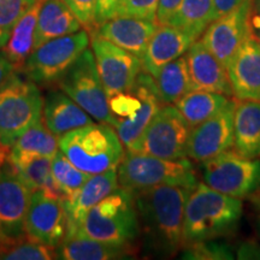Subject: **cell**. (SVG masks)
<instances>
[{
	"mask_svg": "<svg viewBox=\"0 0 260 260\" xmlns=\"http://www.w3.org/2000/svg\"><path fill=\"white\" fill-rule=\"evenodd\" d=\"M236 102L222 111L191 128L187 146V157L204 162L234 147V116Z\"/></svg>",
	"mask_w": 260,
	"mask_h": 260,
	"instance_id": "obj_14",
	"label": "cell"
},
{
	"mask_svg": "<svg viewBox=\"0 0 260 260\" xmlns=\"http://www.w3.org/2000/svg\"><path fill=\"white\" fill-rule=\"evenodd\" d=\"M58 88L82 107L93 119L115 128L117 119L98 73L93 51L87 48L57 83Z\"/></svg>",
	"mask_w": 260,
	"mask_h": 260,
	"instance_id": "obj_7",
	"label": "cell"
},
{
	"mask_svg": "<svg viewBox=\"0 0 260 260\" xmlns=\"http://www.w3.org/2000/svg\"><path fill=\"white\" fill-rule=\"evenodd\" d=\"M58 151V136L50 132L44 119H40L10 146L6 159L11 162L24 160L31 157H47L52 159Z\"/></svg>",
	"mask_w": 260,
	"mask_h": 260,
	"instance_id": "obj_26",
	"label": "cell"
},
{
	"mask_svg": "<svg viewBox=\"0 0 260 260\" xmlns=\"http://www.w3.org/2000/svg\"><path fill=\"white\" fill-rule=\"evenodd\" d=\"M77 233L98 241L134 245L140 236L134 194L117 188L89 211Z\"/></svg>",
	"mask_w": 260,
	"mask_h": 260,
	"instance_id": "obj_4",
	"label": "cell"
},
{
	"mask_svg": "<svg viewBox=\"0 0 260 260\" xmlns=\"http://www.w3.org/2000/svg\"><path fill=\"white\" fill-rule=\"evenodd\" d=\"M25 233L31 239L57 248L69 234V219L63 201L42 190L32 191Z\"/></svg>",
	"mask_w": 260,
	"mask_h": 260,
	"instance_id": "obj_13",
	"label": "cell"
},
{
	"mask_svg": "<svg viewBox=\"0 0 260 260\" xmlns=\"http://www.w3.org/2000/svg\"><path fill=\"white\" fill-rule=\"evenodd\" d=\"M109 106L116 119H132L141 107V100L133 89L109 96Z\"/></svg>",
	"mask_w": 260,
	"mask_h": 260,
	"instance_id": "obj_35",
	"label": "cell"
},
{
	"mask_svg": "<svg viewBox=\"0 0 260 260\" xmlns=\"http://www.w3.org/2000/svg\"><path fill=\"white\" fill-rule=\"evenodd\" d=\"M182 258L191 260H229L236 258L233 248L218 239L188 243L182 247Z\"/></svg>",
	"mask_w": 260,
	"mask_h": 260,
	"instance_id": "obj_34",
	"label": "cell"
},
{
	"mask_svg": "<svg viewBox=\"0 0 260 260\" xmlns=\"http://www.w3.org/2000/svg\"><path fill=\"white\" fill-rule=\"evenodd\" d=\"M153 79L162 105L176 104L182 96L193 90L187 59L183 56L162 67Z\"/></svg>",
	"mask_w": 260,
	"mask_h": 260,
	"instance_id": "obj_28",
	"label": "cell"
},
{
	"mask_svg": "<svg viewBox=\"0 0 260 260\" xmlns=\"http://www.w3.org/2000/svg\"><path fill=\"white\" fill-rule=\"evenodd\" d=\"M122 0H98L96 4V25L109 21L115 17H118L121 11Z\"/></svg>",
	"mask_w": 260,
	"mask_h": 260,
	"instance_id": "obj_39",
	"label": "cell"
},
{
	"mask_svg": "<svg viewBox=\"0 0 260 260\" xmlns=\"http://www.w3.org/2000/svg\"><path fill=\"white\" fill-rule=\"evenodd\" d=\"M233 95L237 100L260 102V45L247 37L226 65Z\"/></svg>",
	"mask_w": 260,
	"mask_h": 260,
	"instance_id": "obj_17",
	"label": "cell"
},
{
	"mask_svg": "<svg viewBox=\"0 0 260 260\" xmlns=\"http://www.w3.org/2000/svg\"><path fill=\"white\" fill-rule=\"evenodd\" d=\"M245 2L246 0H212L213 21L214 19L222 17L223 15L228 14V12L233 11L234 9L239 8V6L243 4Z\"/></svg>",
	"mask_w": 260,
	"mask_h": 260,
	"instance_id": "obj_43",
	"label": "cell"
},
{
	"mask_svg": "<svg viewBox=\"0 0 260 260\" xmlns=\"http://www.w3.org/2000/svg\"><path fill=\"white\" fill-rule=\"evenodd\" d=\"M254 195V209H255V228H256V233L260 237V190L256 191Z\"/></svg>",
	"mask_w": 260,
	"mask_h": 260,
	"instance_id": "obj_45",
	"label": "cell"
},
{
	"mask_svg": "<svg viewBox=\"0 0 260 260\" xmlns=\"http://www.w3.org/2000/svg\"><path fill=\"white\" fill-rule=\"evenodd\" d=\"M89 44L86 29L45 42L31 52L21 73L45 88L54 86Z\"/></svg>",
	"mask_w": 260,
	"mask_h": 260,
	"instance_id": "obj_8",
	"label": "cell"
},
{
	"mask_svg": "<svg viewBox=\"0 0 260 260\" xmlns=\"http://www.w3.org/2000/svg\"><path fill=\"white\" fill-rule=\"evenodd\" d=\"M193 188L164 184L134 193L141 247L155 258H172L183 246V218Z\"/></svg>",
	"mask_w": 260,
	"mask_h": 260,
	"instance_id": "obj_1",
	"label": "cell"
},
{
	"mask_svg": "<svg viewBox=\"0 0 260 260\" xmlns=\"http://www.w3.org/2000/svg\"><path fill=\"white\" fill-rule=\"evenodd\" d=\"M235 255L237 259H260V245L251 240L240 243Z\"/></svg>",
	"mask_w": 260,
	"mask_h": 260,
	"instance_id": "obj_44",
	"label": "cell"
},
{
	"mask_svg": "<svg viewBox=\"0 0 260 260\" xmlns=\"http://www.w3.org/2000/svg\"><path fill=\"white\" fill-rule=\"evenodd\" d=\"M158 3L159 0H122L119 16L157 22Z\"/></svg>",
	"mask_w": 260,
	"mask_h": 260,
	"instance_id": "obj_37",
	"label": "cell"
},
{
	"mask_svg": "<svg viewBox=\"0 0 260 260\" xmlns=\"http://www.w3.org/2000/svg\"><path fill=\"white\" fill-rule=\"evenodd\" d=\"M234 149L246 158H260V102L239 100L234 116Z\"/></svg>",
	"mask_w": 260,
	"mask_h": 260,
	"instance_id": "obj_25",
	"label": "cell"
},
{
	"mask_svg": "<svg viewBox=\"0 0 260 260\" xmlns=\"http://www.w3.org/2000/svg\"><path fill=\"white\" fill-rule=\"evenodd\" d=\"M241 216V200L205 183H197L184 209L183 246L230 235L236 230Z\"/></svg>",
	"mask_w": 260,
	"mask_h": 260,
	"instance_id": "obj_2",
	"label": "cell"
},
{
	"mask_svg": "<svg viewBox=\"0 0 260 260\" xmlns=\"http://www.w3.org/2000/svg\"><path fill=\"white\" fill-rule=\"evenodd\" d=\"M191 126L174 105H162L149 123L139 153L162 159H184Z\"/></svg>",
	"mask_w": 260,
	"mask_h": 260,
	"instance_id": "obj_10",
	"label": "cell"
},
{
	"mask_svg": "<svg viewBox=\"0 0 260 260\" xmlns=\"http://www.w3.org/2000/svg\"><path fill=\"white\" fill-rule=\"evenodd\" d=\"M58 145L75 167L88 175L117 169L125 153L115 128L100 122L59 136Z\"/></svg>",
	"mask_w": 260,
	"mask_h": 260,
	"instance_id": "obj_3",
	"label": "cell"
},
{
	"mask_svg": "<svg viewBox=\"0 0 260 260\" xmlns=\"http://www.w3.org/2000/svg\"><path fill=\"white\" fill-rule=\"evenodd\" d=\"M182 0H159L157 9V23L168 24L180 6Z\"/></svg>",
	"mask_w": 260,
	"mask_h": 260,
	"instance_id": "obj_41",
	"label": "cell"
},
{
	"mask_svg": "<svg viewBox=\"0 0 260 260\" xmlns=\"http://www.w3.org/2000/svg\"><path fill=\"white\" fill-rule=\"evenodd\" d=\"M6 153H8V149L0 148V164H2L3 160H4V159H5Z\"/></svg>",
	"mask_w": 260,
	"mask_h": 260,
	"instance_id": "obj_47",
	"label": "cell"
},
{
	"mask_svg": "<svg viewBox=\"0 0 260 260\" xmlns=\"http://www.w3.org/2000/svg\"><path fill=\"white\" fill-rule=\"evenodd\" d=\"M42 119L51 133L59 136L93 123V118L63 90L50 89L44 98Z\"/></svg>",
	"mask_w": 260,
	"mask_h": 260,
	"instance_id": "obj_23",
	"label": "cell"
},
{
	"mask_svg": "<svg viewBox=\"0 0 260 260\" xmlns=\"http://www.w3.org/2000/svg\"><path fill=\"white\" fill-rule=\"evenodd\" d=\"M212 11V0H182L168 24L182 29L198 40L213 21Z\"/></svg>",
	"mask_w": 260,
	"mask_h": 260,
	"instance_id": "obj_31",
	"label": "cell"
},
{
	"mask_svg": "<svg viewBox=\"0 0 260 260\" xmlns=\"http://www.w3.org/2000/svg\"><path fill=\"white\" fill-rule=\"evenodd\" d=\"M203 180L212 189L237 199L251 197L260 190V160L228 149L204 161Z\"/></svg>",
	"mask_w": 260,
	"mask_h": 260,
	"instance_id": "obj_9",
	"label": "cell"
},
{
	"mask_svg": "<svg viewBox=\"0 0 260 260\" xmlns=\"http://www.w3.org/2000/svg\"><path fill=\"white\" fill-rule=\"evenodd\" d=\"M230 103L229 96L220 93L193 89L175 104L191 128L217 115Z\"/></svg>",
	"mask_w": 260,
	"mask_h": 260,
	"instance_id": "obj_29",
	"label": "cell"
},
{
	"mask_svg": "<svg viewBox=\"0 0 260 260\" xmlns=\"http://www.w3.org/2000/svg\"><path fill=\"white\" fill-rule=\"evenodd\" d=\"M58 259L63 260H113L134 258L140 246L109 243L90 239L80 233L71 234L57 247Z\"/></svg>",
	"mask_w": 260,
	"mask_h": 260,
	"instance_id": "obj_22",
	"label": "cell"
},
{
	"mask_svg": "<svg viewBox=\"0 0 260 260\" xmlns=\"http://www.w3.org/2000/svg\"><path fill=\"white\" fill-rule=\"evenodd\" d=\"M9 162L15 169L18 177L27 184V187L31 191L42 190L52 198L64 201V195L52 176L51 158L31 157L24 159V160Z\"/></svg>",
	"mask_w": 260,
	"mask_h": 260,
	"instance_id": "obj_30",
	"label": "cell"
},
{
	"mask_svg": "<svg viewBox=\"0 0 260 260\" xmlns=\"http://www.w3.org/2000/svg\"><path fill=\"white\" fill-rule=\"evenodd\" d=\"M0 259L52 260L58 259L54 247L39 242L28 235L18 239L0 240Z\"/></svg>",
	"mask_w": 260,
	"mask_h": 260,
	"instance_id": "obj_32",
	"label": "cell"
},
{
	"mask_svg": "<svg viewBox=\"0 0 260 260\" xmlns=\"http://www.w3.org/2000/svg\"><path fill=\"white\" fill-rule=\"evenodd\" d=\"M89 37L98 73L107 96L132 89L142 71L141 59L94 32Z\"/></svg>",
	"mask_w": 260,
	"mask_h": 260,
	"instance_id": "obj_11",
	"label": "cell"
},
{
	"mask_svg": "<svg viewBox=\"0 0 260 260\" xmlns=\"http://www.w3.org/2000/svg\"><path fill=\"white\" fill-rule=\"evenodd\" d=\"M31 193L5 157L0 164V240L27 235L25 220Z\"/></svg>",
	"mask_w": 260,
	"mask_h": 260,
	"instance_id": "obj_12",
	"label": "cell"
},
{
	"mask_svg": "<svg viewBox=\"0 0 260 260\" xmlns=\"http://www.w3.org/2000/svg\"><path fill=\"white\" fill-rule=\"evenodd\" d=\"M10 32H11V30H8V29H4V28H0V50H2V48H4L6 42H8Z\"/></svg>",
	"mask_w": 260,
	"mask_h": 260,
	"instance_id": "obj_46",
	"label": "cell"
},
{
	"mask_svg": "<svg viewBox=\"0 0 260 260\" xmlns=\"http://www.w3.org/2000/svg\"><path fill=\"white\" fill-rule=\"evenodd\" d=\"M194 41V38L180 28L159 24L141 59L142 70L154 77L162 67L184 56Z\"/></svg>",
	"mask_w": 260,
	"mask_h": 260,
	"instance_id": "obj_20",
	"label": "cell"
},
{
	"mask_svg": "<svg viewBox=\"0 0 260 260\" xmlns=\"http://www.w3.org/2000/svg\"><path fill=\"white\" fill-rule=\"evenodd\" d=\"M42 0L28 10L25 14L18 19L10 32L9 40L3 48L9 59L12 61L17 71L21 73L25 61L34 51V37L37 28L39 10H40Z\"/></svg>",
	"mask_w": 260,
	"mask_h": 260,
	"instance_id": "obj_27",
	"label": "cell"
},
{
	"mask_svg": "<svg viewBox=\"0 0 260 260\" xmlns=\"http://www.w3.org/2000/svg\"><path fill=\"white\" fill-rule=\"evenodd\" d=\"M17 73L0 89V148L4 149L42 119L44 96L40 88Z\"/></svg>",
	"mask_w": 260,
	"mask_h": 260,
	"instance_id": "obj_6",
	"label": "cell"
},
{
	"mask_svg": "<svg viewBox=\"0 0 260 260\" xmlns=\"http://www.w3.org/2000/svg\"><path fill=\"white\" fill-rule=\"evenodd\" d=\"M158 27L157 22L119 16L98 24L92 32L142 59Z\"/></svg>",
	"mask_w": 260,
	"mask_h": 260,
	"instance_id": "obj_18",
	"label": "cell"
},
{
	"mask_svg": "<svg viewBox=\"0 0 260 260\" xmlns=\"http://www.w3.org/2000/svg\"><path fill=\"white\" fill-rule=\"evenodd\" d=\"M51 169L52 176L58 188L63 193L64 200L76 194V191H79L80 188L92 176L75 167L60 149L52 158Z\"/></svg>",
	"mask_w": 260,
	"mask_h": 260,
	"instance_id": "obj_33",
	"label": "cell"
},
{
	"mask_svg": "<svg viewBox=\"0 0 260 260\" xmlns=\"http://www.w3.org/2000/svg\"><path fill=\"white\" fill-rule=\"evenodd\" d=\"M16 73H17V69H16L15 65L12 64V61L9 59V57L6 56V53L2 48L0 50V89L9 82L10 79Z\"/></svg>",
	"mask_w": 260,
	"mask_h": 260,
	"instance_id": "obj_42",
	"label": "cell"
},
{
	"mask_svg": "<svg viewBox=\"0 0 260 260\" xmlns=\"http://www.w3.org/2000/svg\"><path fill=\"white\" fill-rule=\"evenodd\" d=\"M39 0H0V28L11 30L19 18Z\"/></svg>",
	"mask_w": 260,
	"mask_h": 260,
	"instance_id": "obj_36",
	"label": "cell"
},
{
	"mask_svg": "<svg viewBox=\"0 0 260 260\" xmlns=\"http://www.w3.org/2000/svg\"><path fill=\"white\" fill-rule=\"evenodd\" d=\"M248 5L249 0H246L239 8L211 22L204 31L201 41L225 68L248 37L247 31Z\"/></svg>",
	"mask_w": 260,
	"mask_h": 260,
	"instance_id": "obj_16",
	"label": "cell"
},
{
	"mask_svg": "<svg viewBox=\"0 0 260 260\" xmlns=\"http://www.w3.org/2000/svg\"><path fill=\"white\" fill-rule=\"evenodd\" d=\"M118 187L130 191L148 189L164 184L194 188L197 176L193 164L184 159H162L145 153L125 152L117 167Z\"/></svg>",
	"mask_w": 260,
	"mask_h": 260,
	"instance_id": "obj_5",
	"label": "cell"
},
{
	"mask_svg": "<svg viewBox=\"0 0 260 260\" xmlns=\"http://www.w3.org/2000/svg\"><path fill=\"white\" fill-rule=\"evenodd\" d=\"M193 89L233 95L226 68L207 50L201 40H195L186 53Z\"/></svg>",
	"mask_w": 260,
	"mask_h": 260,
	"instance_id": "obj_19",
	"label": "cell"
},
{
	"mask_svg": "<svg viewBox=\"0 0 260 260\" xmlns=\"http://www.w3.org/2000/svg\"><path fill=\"white\" fill-rule=\"evenodd\" d=\"M248 37L260 45V0H249L247 12Z\"/></svg>",
	"mask_w": 260,
	"mask_h": 260,
	"instance_id": "obj_40",
	"label": "cell"
},
{
	"mask_svg": "<svg viewBox=\"0 0 260 260\" xmlns=\"http://www.w3.org/2000/svg\"><path fill=\"white\" fill-rule=\"evenodd\" d=\"M132 89L141 100V107L134 118L118 119L115 130L125 152L139 153L146 129L162 106V103L158 96L154 79L145 70L139 74Z\"/></svg>",
	"mask_w": 260,
	"mask_h": 260,
	"instance_id": "obj_15",
	"label": "cell"
},
{
	"mask_svg": "<svg viewBox=\"0 0 260 260\" xmlns=\"http://www.w3.org/2000/svg\"><path fill=\"white\" fill-rule=\"evenodd\" d=\"M117 188H118L117 169H112L102 174L92 175L88 181L80 188V190L76 191V194L64 200L63 204L69 219L68 235L77 233L81 223L83 222L84 217L88 214L89 211Z\"/></svg>",
	"mask_w": 260,
	"mask_h": 260,
	"instance_id": "obj_21",
	"label": "cell"
},
{
	"mask_svg": "<svg viewBox=\"0 0 260 260\" xmlns=\"http://www.w3.org/2000/svg\"><path fill=\"white\" fill-rule=\"evenodd\" d=\"M83 29L63 0H42L34 37V50L45 42Z\"/></svg>",
	"mask_w": 260,
	"mask_h": 260,
	"instance_id": "obj_24",
	"label": "cell"
},
{
	"mask_svg": "<svg viewBox=\"0 0 260 260\" xmlns=\"http://www.w3.org/2000/svg\"><path fill=\"white\" fill-rule=\"evenodd\" d=\"M63 2L76 16L83 29L88 32H92L95 29L98 0H63Z\"/></svg>",
	"mask_w": 260,
	"mask_h": 260,
	"instance_id": "obj_38",
	"label": "cell"
}]
</instances>
